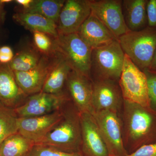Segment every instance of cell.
Segmentation results:
<instances>
[{
    "instance_id": "obj_14",
    "label": "cell",
    "mask_w": 156,
    "mask_h": 156,
    "mask_svg": "<svg viewBox=\"0 0 156 156\" xmlns=\"http://www.w3.org/2000/svg\"><path fill=\"white\" fill-rule=\"evenodd\" d=\"M80 120L83 156H109L106 144L93 115L88 113L79 114Z\"/></svg>"
},
{
    "instance_id": "obj_27",
    "label": "cell",
    "mask_w": 156,
    "mask_h": 156,
    "mask_svg": "<svg viewBox=\"0 0 156 156\" xmlns=\"http://www.w3.org/2000/svg\"><path fill=\"white\" fill-rule=\"evenodd\" d=\"M147 78L148 94L150 107L156 112V73L144 71Z\"/></svg>"
},
{
    "instance_id": "obj_26",
    "label": "cell",
    "mask_w": 156,
    "mask_h": 156,
    "mask_svg": "<svg viewBox=\"0 0 156 156\" xmlns=\"http://www.w3.org/2000/svg\"><path fill=\"white\" fill-rule=\"evenodd\" d=\"M27 156H83L81 152H67L43 144H35Z\"/></svg>"
},
{
    "instance_id": "obj_2",
    "label": "cell",
    "mask_w": 156,
    "mask_h": 156,
    "mask_svg": "<svg viewBox=\"0 0 156 156\" xmlns=\"http://www.w3.org/2000/svg\"><path fill=\"white\" fill-rule=\"evenodd\" d=\"M62 112L61 121L38 144L67 152H81L82 133L80 114L76 108Z\"/></svg>"
},
{
    "instance_id": "obj_33",
    "label": "cell",
    "mask_w": 156,
    "mask_h": 156,
    "mask_svg": "<svg viewBox=\"0 0 156 156\" xmlns=\"http://www.w3.org/2000/svg\"><path fill=\"white\" fill-rule=\"evenodd\" d=\"M4 5L0 2V23L2 22L3 20L5 19V12L4 11Z\"/></svg>"
},
{
    "instance_id": "obj_21",
    "label": "cell",
    "mask_w": 156,
    "mask_h": 156,
    "mask_svg": "<svg viewBox=\"0 0 156 156\" xmlns=\"http://www.w3.org/2000/svg\"><path fill=\"white\" fill-rule=\"evenodd\" d=\"M35 145L34 141L17 132L0 145V156H27Z\"/></svg>"
},
{
    "instance_id": "obj_4",
    "label": "cell",
    "mask_w": 156,
    "mask_h": 156,
    "mask_svg": "<svg viewBox=\"0 0 156 156\" xmlns=\"http://www.w3.org/2000/svg\"><path fill=\"white\" fill-rule=\"evenodd\" d=\"M126 55L142 71L148 69L156 49V29L129 31L118 39Z\"/></svg>"
},
{
    "instance_id": "obj_34",
    "label": "cell",
    "mask_w": 156,
    "mask_h": 156,
    "mask_svg": "<svg viewBox=\"0 0 156 156\" xmlns=\"http://www.w3.org/2000/svg\"><path fill=\"white\" fill-rule=\"evenodd\" d=\"M0 2L1 3L4 4L5 3H10L12 2V0H0Z\"/></svg>"
},
{
    "instance_id": "obj_35",
    "label": "cell",
    "mask_w": 156,
    "mask_h": 156,
    "mask_svg": "<svg viewBox=\"0 0 156 156\" xmlns=\"http://www.w3.org/2000/svg\"><path fill=\"white\" fill-rule=\"evenodd\" d=\"M109 156H115V155H109Z\"/></svg>"
},
{
    "instance_id": "obj_22",
    "label": "cell",
    "mask_w": 156,
    "mask_h": 156,
    "mask_svg": "<svg viewBox=\"0 0 156 156\" xmlns=\"http://www.w3.org/2000/svg\"><path fill=\"white\" fill-rule=\"evenodd\" d=\"M42 56L35 47H28L16 53L9 66L13 72L28 71L37 65Z\"/></svg>"
},
{
    "instance_id": "obj_29",
    "label": "cell",
    "mask_w": 156,
    "mask_h": 156,
    "mask_svg": "<svg viewBox=\"0 0 156 156\" xmlns=\"http://www.w3.org/2000/svg\"><path fill=\"white\" fill-rule=\"evenodd\" d=\"M128 156H156V142L143 146Z\"/></svg>"
},
{
    "instance_id": "obj_10",
    "label": "cell",
    "mask_w": 156,
    "mask_h": 156,
    "mask_svg": "<svg viewBox=\"0 0 156 156\" xmlns=\"http://www.w3.org/2000/svg\"><path fill=\"white\" fill-rule=\"evenodd\" d=\"M59 55L58 52L53 56L42 55L35 67L28 71L14 72L18 86L26 95L30 96L41 92L46 79Z\"/></svg>"
},
{
    "instance_id": "obj_18",
    "label": "cell",
    "mask_w": 156,
    "mask_h": 156,
    "mask_svg": "<svg viewBox=\"0 0 156 156\" xmlns=\"http://www.w3.org/2000/svg\"><path fill=\"white\" fill-rule=\"evenodd\" d=\"M147 0H123V16L128 29L131 31L142 30L148 27Z\"/></svg>"
},
{
    "instance_id": "obj_12",
    "label": "cell",
    "mask_w": 156,
    "mask_h": 156,
    "mask_svg": "<svg viewBox=\"0 0 156 156\" xmlns=\"http://www.w3.org/2000/svg\"><path fill=\"white\" fill-rule=\"evenodd\" d=\"M91 13L89 0H66L59 14L58 34L76 33Z\"/></svg>"
},
{
    "instance_id": "obj_11",
    "label": "cell",
    "mask_w": 156,
    "mask_h": 156,
    "mask_svg": "<svg viewBox=\"0 0 156 156\" xmlns=\"http://www.w3.org/2000/svg\"><path fill=\"white\" fill-rule=\"evenodd\" d=\"M92 82L93 112L110 111L118 113L124 101L119 82L101 80Z\"/></svg>"
},
{
    "instance_id": "obj_24",
    "label": "cell",
    "mask_w": 156,
    "mask_h": 156,
    "mask_svg": "<svg viewBox=\"0 0 156 156\" xmlns=\"http://www.w3.org/2000/svg\"><path fill=\"white\" fill-rule=\"evenodd\" d=\"M18 118L14 109L0 105V145L9 136L18 132Z\"/></svg>"
},
{
    "instance_id": "obj_13",
    "label": "cell",
    "mask_w": 156,
    "mask_h": 156,
    "mask_svg": "<svg viewBox=\"0 0 156 156\" xmlns=\"http://www.w3.org/2000/svg\"><path fill=\"white\" fill-rule=\"evenodd\" d=\"M62 110L39 116L18 118V132L38 144L61 121Z\"/></svg>"
},
{
    "instance_id": "obj_19",
    "label": "cell",
    "mask_w": 156,
    "mask_h": 156,
    "mask_svg": "<svg viewBox=\"0 0 156 156\" xmlns=\"http://www.w3.org/2000/svg\"><path fill=\"white\" fill-rule=\"evenodd\" d=\"M13 19L24 28L32 32H41L53 37H57L58 33L56 23L40 14L20 11L13 16Z\"/></svg>"
},
{
    "instance_id": "obj_25",
    "label": "cell",
    "mask_w": 156,
    "mask_h": 156,
    "mask_svg": "<svg viewBox=\"0 0 156 156\" xmlns=\"http://www.w3.org/2000/svg\"><path fill=\"white\" fill-rule=\"evenodd\" d=\"M32 33L34 47L42 55L50 56L56 54L57 51L54 41L49 35L38 31Z\"/></svg>"
},
{
    "instance_id": "obj_1",
    "label": "cell",
    "mask_w": 156,
    "mask_h": 156,
    "mask_svg": "<svg viewBox=\"0 0 156 156\" xmlns=\"http://www.w3.org/2000/svg\"><path fill=\"white\" fill-rule=\"evenodd\" d=\"M123 138L128 154L144 145L156 142V112L127 101H123Z\"/></svg>"
},
{
    "instance_id": "obj_9",
    "label": "cell",
    "mask_w": 156,
    "mask_h": 156,
    "mask_svg": "<svg viewBox=\"0 0 156 156\" xmlns=\"http://www.w3.org/2000/svg\"><path fill=\"white\" fill-rule=\"evenodd\" d=\"M91 14L102 23L117 39L129 31L121 0H89Z\"/></svg>"
},
{
    "instance_id": "obj_23",
    "label": "cell",
    "mask_w": 156,
    "mask_h": 156,
    "mask_svg": "<svg viewBox=\"0 0 156 156\" xmlns=\"http://www.w3.org/2000/svg\"><path fill=\"white\" fill-rule=\"evenodd\" d=\"M65 2L63 0H34L28 9L20 11L40 14L57 23Z\"/></svg>"
},
{
    "instance_id": "obj_28",
    "label": "cell",
    "mask_w": 156,
    "mask_h": 156,
    "mask_svg": "<svg viewBox=\"0 0 156 156\" xmlns=\"http://www.w3.org/2000/svg\"><path fill=\"white\" fill-rule=\"evenodd\" d=\"M147 13L148 27L156 29V0H147Z\"/></svg>"
},
{
    "instance_id": "obj_8",
    "label": "cell",
    "mask_w": 156,
    "mask_h": 156,
    "mask_svg": "<svg viewBox=\"0 0 156 156\" xmlns=\"http://www.w3.org/2000/svg\"><path fill=\"white\" fill-rule=\"evenodd\" d=\"M69 100V97L65 92L52 94L41 92L28 96L14 111L18 118L44 115L61 110Z\"/></svg>"
},
{
    "instance_id": "obj_20",
    "label": "cell",
    "mask_w": 156,
    "mask_h": 156,
    "mask_svg": "<svg viewBox=\"0 0 156 156\" xmlns=\"http://www.w3.org/2000/svg\"><path fill=\"white\" fill-rule=\"evenodd\" d=\"M72 70L68 62L59 53L57 61L46 79L41 92L52 94L64 92L63 87Z\"/></svg>"
},
{
    "instance_id": "obj_16",
    "label": "cell",
    "mask_w": 156,
    "mask_h": 156,
    "mask_svg": "<svg viewBox=\"0 0 156 156\" xmlns=\"http://www.w3.org/2000/svg\"><path fill=\"white\" fill-rule=\"evenodd\" d=\"M28 97L18 86L9 64H0V105L14 109Z\"/></svg>"
},
{
    "instance_id": "obj_17",
    "label": "cell",
    "mask_w": 156,
    "mask_h": 156,
    "mask_svg": "<svg viewBox=\"0 0 156 156\" xmlns=\"http://www.w3.org/2000/svg\"><path fill=\"white\" fill-rule=\"evenodd\" d=\"M77 33L92 49L118 40L102 23L91 13Z\"/></svg>"
},
{
    "instance_id": "obj_6",
    "label": "cell",
    "mask_w": 156,
    "mask_h": 156,
    "mask_svg": "<svg viewBox=\"0 0 156 156\" xmlns=\"http://www.w3.org/2000/svg\"><path fill=\"white\" fill-rule=\"evenodd\" d=\"M119 84L124 100L151 108L146 75L126 54Z\"/></svg>"
},
{
    "instance_id": "obj_3",
    "label": "cell",
    "mask_w": 156,
    "mask_h": 156,
    "mask_svg": "<svg viewBox=\"0 0 156 156\" xmlns=\"http://www.w3.org/2000/svg\"><path fill=\"white\" fill-rule=\"evenodd\" d=\"M125 54L118 40L92 49L90 78L94 80H110L119 82L125 59Z\"/></svg>"
},
{
    "instance_id": "obj_5",
    "label": "cell",
    "mask_w": 156,
    "mask_h": 156,
    "mask_svg": "<svg viewBox=\"0 0 156 156\" xmlns=\"http://www.w3.org/2000/svg\"><path fill=\"white\" fill-rule=\"evenodd\" d=\"M53 41L56 50L64 57L73 70L90 78L92 49L77 33L58 34Z\"/></svg>"
},
{
    "instance_id": "obj_30",
    "label": "cell",
    "mask_w": 156,
    "mask_h": 156,
    "mask_svg": "<svg viewBox=\"0 0 156 156\" xmlns=\"http://www.w3.org/2000/svg\"><path fill=\"white\" fill-rule=\"evenodd\" d=\"M14 56L12 48L9 46L0 47V64H9Z\"/></svg>"
},
{
    "instance_id": "obj_31",
    "label": "cell",
    "mask_w": 156,
    "mask_h": 156,
    "mask_svg": "<svg viewBox=\"0 0 156 156\" xmlns=\"http://www.w3.org/2000/svg\"><path fill=\"white\" fill-rule=\"evenodd\" d=\"M33 1L34 0H16L15 2L20 5L22 6L21 9H26L29 8Z\"/></svg>"
},
{
    "instance_id": "obj_15",
    "label": "cell",
    "mask_w": 156,
    "mask_h": 156,
    "mask_svg": "<svg viewBox=\"0 0 156 156\" xmlns=\"http://www.w3.org/2000/svg\"><path fill=\"white\" fill-rule=\"evenodd\" d=\"M66 85L70 96L79 113L92 114L93 82L91 79L72 70L68 77Z\"/></svg>"
},
{
    "instance_id": "obj_32",
    "label": "cell",
    "mask_w": 156,
    "mask_h": 156,
    "mask_svg": "<svg viewBox=\"0 0 156 156\" xmlns=\"http://www.w3.org/2000/svg\"><path fill=\"white\" fill-rule=\"evenodd\" d=\"M147 70L151 72L156 73V49L150 66Z\"/></svg>"
},
{
    "instance_id": "obj_7",
    "label": "cell",
    "mask_w": 156,
    "mask_h": 156,
    "mask_svg": "<svg viewBox=\"0 0 156 156\" xmlns=\"http://www.w3.org/2000/svg\"><path fill=\"white\" fill-rule=\"evenodd\" d=\"M102 135L109 155L128 156L124 144L122 126L118 113L110 111L92 114Z\"/></svg>"
}]
</instances>
